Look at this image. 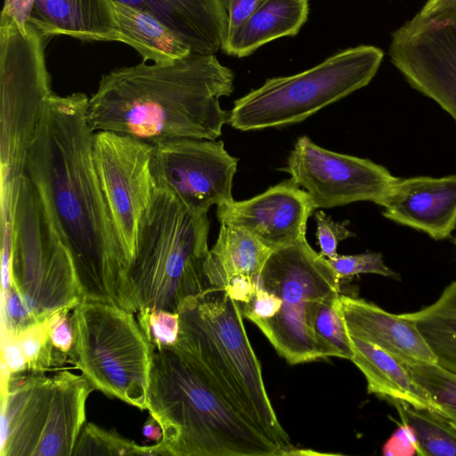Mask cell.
I'll use <instances>...</instances> for the list:
<instances>
[{"label":"cell","instance_id":"obj_21","mask_svg":"<svg viewBox=\"0 0 456 456\" xmlns=\"http://www.w3.org/2000/svg\"><path fill=\"white\" fill-rule=\"evenodd\" d=\"M349 337L353 348L350 361L364 375L369 394L439 413L438 406L413 379L403 362L363 339Z\"/></svg>","mask_w":456,"mask_h":456},{"label":"cell","instance_id":"obj_20","mask_svg":"<svg viewBox=\"0 0 456 456\" xmlns=\"http://www.w3.org/2000/svg\"><path fill=\"white\" fill-rule=\"evenodd\" d=\"M28 23L48 38L117 41L112 0H35Z\"/></svg>","mask_w":456,"mask_h":456},{"label":"cell","instance_id":"obj_37","mask_svg":"<svg viewBox=\"0 0 456 456\" xmlns=\"http://www.w3.org/2000/svg\"><path fill=\"white\" fill-rule=\"evenodd\" d=\"M2 363L11 374H20L28 371V365L17 337L2 330Z\"/></svg>","mask_w":456,"mask_h":456},{"label":"cell","instance_id":"obj_19","mask_svg":"<svg viewBox=\"0 0 456 456\" xmlns=\"http://www.w3.org/2000/svg\"><path fill=\"white\" fill-rule=\"evenodd\" d=\"M157 19L192 53L215 54L227 35L226 0H114Z\"/></svg>","mask_w":456,"mask_h":456},{"label":"cell","instance_id":"obj_38","mask_svg":"<svg viewBox=\"0 0 456 456\" xmlns=\"http://www.w3.org/2000/svg\"><path fill=\"white\" fill-rule=\"evenodd\" d=\"M265 0H226L227 35L237 29Z\"/></svg>","mask_w":456,"mask_h":456},{"label":"cell","instance_id":"obj_9","mask_svg":"<svg viewBox=\"0 0 456 456\" xmlns=\"http://www.w3.org/2000/svg\"><path fill=\"white\" fill-rule=\"evenodd\" d=\"M258 282L281 300L275 315L255 324L276 352L292 365L330 357L314 330L320 305L341 292L328 259L303 239L273 249Z\"/></svg>","mask_w":456,"mask_h":456},{"label":"cell","instance_id":"obj_14","mask_svg":"<svg viewBox=\"0 0 456 456\" xmlns=\"http://www.w3.org/2000/svg\"><path fill=\"white\" fill-rule=\"evenodd\" d=\"M237 165L222 141L180 139L153 145L151 169L157 188L190 210L208 213L212 206L233 200Z\"/></svg>","mask_w":456,"mask_h":456},{"label":"cell","instance_id":"obj_25","mask_svg":"<svg viewBox=\"0 0 456 456\" xmlns=\"http://www.w3.org/2000/svg\"><path fill=\"white\" fill-rule=\"evenodd\" d=\"M412 322L436 362L456 374V281L431 305L412 313L399 314Z\"/></svg>","mask_w":456,"mask_h":456},{"label":"cell","instance_id":"obj_24","mask_svg":"<svg viewBox=\"0 0 456 456\" xmlns=\"http://www.w3.org/2000/svg\"><path fill=\"white\" fill-rule=\"evenodd\" d=\"M117 41L132 46L143 61L160 63L182 59L191 52L153 16L112 0Z\"/></svg>","mask_w":456,"mask_h":456},{"label":"cell","instance_id":"obj_22","mask_svg":"<svg viewBox=\"0 0 456 456\" xmlns=\"http://www.w3.org/2000/svg\"><path fill=\"white\" fill-rule=\"evenodd\" d=\"M309 0H265L223 44L222 51L247 57L280 37L297 35L307 20Z\"/></svg>","mask_w":456,"mask_h":456},{"label":"cell","instance_id":"obj_11","mask_svg":"<svg viewBox=\"0 0 456 456\" xmlns=\"http://www.w3.org/2000/svg\"><path fill=\"white\" fill-rule=\"evenodd\" d=\"M48 40L29 23L23 35L1 13V181L14 182L23 174L42 110L53 94L45 60Z\"/></svg>","mask_w":456,"mask_h":456},{"label":"cell","instance_id":"obj_17","mask_svg":"<svg viewBox=\"0 0 456 456\" xmlns=\"http://www.w3.org/2000/svg\"><path fill=\"white\" fill-rule=\"evenodd\" d=\"M380 207L385 218L445 240L456 228V175L398 178Z\"/></svg>","mask_w":456,"mask_h":456},{"label":"cell","instance_id":"obj_10","mask_svg":"<svg viewBox=\"0 0 456 456\" xmlns=\"http://www.w3.org/2000/svg\"><path fill=\"white\" fill-rule=\"evenodd\" d=\"M71 317L70 362L95 390L147 410L153 346L134 314L116 305L82 300Z\"/></svg>","mask_w":456,"mask_h":456},{"label":"cell","instance_id":"obj_12","mask_svg":"<svg viewBox=\"0 0 456 456\" xmlns=\"http://www.w3.org/2000/svg\"><path fill=\"white\" fill-rule=\"evenodd\" d=\"M152 151L153 145L127 134L110 131L94 134L96 173L128 265L140 223L156 190L151 169Z\"/></svg>","mask_w":456,"mask_h":456},{"label":"cell","instance_id":"obj_40","mask_svg":"<svg viewBox=\"0 0 456 456\" xmlns=\"http://www.w3.org/2000/svg\"><path fill=\"white\" fill-rule=\"evenodd\" d=\"M455 8L456 0H428L417 14L425 18Z\"/></svg>","mask_w":456,"mask_h":456},{"label":"cell","instance_id":"obj_34","mask_svg":"<svg viewBox=\"0 0 456 456\" xmlns=\"http://www.w3.org/2000/svg\"><path fill=\"white\" fill-rule=\"evenodd\" d=\"M72 310H63L49 318L48 336L53 349L70 362L74 343Z\"/></svg>","mask_w":456,"mask_h":456},{"label":"cell","instance_id":"obj_42","mask_svg":"<svg viewBox=\"0 0 456 456\" xmlns=\"http://www.w3.org/2000/svg\"><path fill=\"white\" fill-rule=\"evenodd\" d=\"M454 243H455V245H456V240H454Z\"/></svg>","mask_w":456,"mask_h":456},{"label":"cell","instance_id":"obj_41","mask_svg":"<svg viewBox=\"0 0 456 456\" xmlns=\"http://www.w3.org/2000/svg\"><path fill=\"white\" fill-rule=\"evenodd\" d=\"M143 434L151 441L159 442L162 439L161 428L152 417L144 423Z\"/></svg>","mask_w":456,"mask_h":456},{"label":"cell","instance_id":"obj_31","mask_svg":"<svg viewBox=\"0 0 456 456\" xmlns=\"http://www.w3.org/2000/svg\"><path fill=\"white\" fill-rule=\"evenodd\" d=\"M136 316L141 329L154 347L176 345L180 333L178 313L146 309L137 312Z\"/></svg>","mask_w":456,"mask_h":456},{"label":"cell","instance_id":"obj_32","mask_svg":"<svg viewBox=\"0 0 456 456\" xmlns=\"http://www.w3.org/2000/svg\"><path fill=\"white\" fill-rule=\"evenodd\" d=\"M328 261L340 281L362 273H375L400 280V275L386 265L381 253L368 251L357 255L338 254Z\"/></svg>","mask_w":456,"mask_h":456},{"label":"cell","instance_id":"obj_13","mask_svg":"<svg viewBox=\"0 0 456 456\" xmlns=\"http://www.w3.org/2000/svg\"><path fill=\"white\" fill-rule=\"evenodd\" d=\"M388 55L406 82L456 123V8L406 20L392 33Z\"/></svg>","mask_w":456,"mask_h":456},{"label":"cell","instance_id":"obj_15","mask_svg":"<svg viewBox=\"0 0 456 456\" xmlns=\"http://www.w3.org/2000/svg\"><path fill=\"white\" fill-rule=\"evenodd\" d=\"M282 170L307 191L315 209L357 201L380 206L398 179L384 166L323 149L305 135L296 142Z\"/></svg>","mask_w":456,"mask_h":456},{"label":"cell","instance_id":"obj_33","mask_svg":"<svg viewBox=\"0 0 456 456\" xmlns=\"http://www.w3.org/2000/svg\"><path fill=\"white\" fill-rule=\"evenodd\" d=\"M316 222V237L321 248V254L330 259L338 255L337 248L339 241L354 237L355 234L347 228V221L335 222L322 210L314 215Z\"/></svg>","mask_w":456,"mask_h":456},{"label":"cell","instance_id":"obj_1","mask_svg":"<svg viewBox=\"0 0 456 456\" xmlns=\"http://www.w3.org/2000/svg\"><path fill=\"white\" fill-rule=\"evenodd\" d=\"M83 93L52 94L24 172L43 191L71 254L82 300L123 308L128 259L96 173Z\"/></svg>","mask_w":456,"mask_h":456},{"label":"cell","instance_id":"obj_27","mask_svg":"<svg viewBox=\"0 0 456 456\" xmlns=\"http://www.w3.org/2000/svg\"><path fill=\"white\" fill-rule=\"evenodd\" d=\"M72 455L168 456L160 442L152 445H140L114 429L106 430L94 423L84 426Z\"/></svg>","mask_w":456,"mask_h":456},{"label":"cell","instance_id":"obj_2","mask_svg":"<svg viewBox=\"0 0 456 456\" xmlns=\"http://www.w3.org/2000/svg\"><path fill=\"white\" fill-rule=\"evenodd\" d=\"M233 71L215 54L122 67L102 77L88 101L87 120L94 132L120 133L151 145L215 140L229 118L219 100L233 92Z\"/></svg>","mask_w":456,"mask_h":456},{"label":"cell","instance_id":"obj_36","mask_svg":"<svg viewBox=\"0 0 456 456\" xmlns=\"http://www.w3.org/2000/svg\"><path fill=\"white\" fill-rule=\"evenodd\" d=\"M382 453L386 456L419 455L418 444L410 427L401 422L398 428L384 444Z\"/></svg>","mask_w":456,"mask_h":456},{"label":"cell","instance_id":"obj_23","mask_svg":"<svg viewBox=\"0 0 456 456\" xmlns=\"http://www.w3.org/2000/svg\"><path fill=\"white\" fill-rule=\"evenodd\" d=\"M273 250L246 230L221 224L205 264L209 288L224 289L239 277L258 279Z\"/></svg>","mask_w":456,"mask_h":456},{"label":"cell","instance_id":"obj_7","mask_svg":"<svg viewBox=\"0 0 456 456\" xmlns=\"http://www.w3.org/2000/svg\"><path fill=\"white\" fill-rule=\"evenodd\" d=\"M95 390L83 375H11L1 395L0 456H71Z\"/></svg>","mask_w":456,"mask_h":456},{"label":"cell","instance_id":"obj_16","mask_svg":"<svg viewBox=\"0 0 456 456\" xmlns=\"http://www.w3.org/2000/svg\"><path fill=\"white\" fill-rule=\"evenodd\" d=\"M315 208L307 191L291 178L251 199L216 207L221 224L242 228L275 249L305 239Z\"/></svg>","mask_w":456,"mask_h":456},{"label":"cell","instance_id":"obj_29","mask_svg":"<svg viewBox=\"0 0 456 456\" xmlns=\"http://www.w3.org/2000/svg\"><path fill=\"white\" fill-rule=\"evenodd\" d=\"M339 295H331L320 305L314 322V330L330 357L351 360L353 348L350 337L337 305Z\"/></svg>","mask_w":456,"mask_h":456},{"label":"cell","instance_id":"obj_3","mask_svg":"<svg viewBox=\"0 0 456 456\" xmlns=\"http://www.w3.org/2000/svg\"><path fill=\"white\" fill-rule=\"evenodd\" d=\"M147 410L168 456H282L175 345L153 346Z\"/></svg>","mask_w":456,"mask_h":456},{"label":"cell","instance_id":"obj_30","mask_svg":"<svg viewBox=\"0 0 456 456\" xmlns=\"http://www.w3.org/2000/svg\"><path fill=\"white\" fill-rule=\"evenodd\" d=\"M48 328L49 319L14 334L27 362V372L46 373L69 361L53 349L49 339Z\"/></svg>","mask_w":456,"mask_h":456},{"label":"cell","instance_id":"obj_28","mask_svg":"<svg viewBox=\"0 0 456 456\" xmlns=\"http://www.w3.org/2000/svg\"><path fill=\"white\" fill-rule=\"evenodd\" d=\"M403 363L438 406L439 413L456 426V374L436 362Z\"/></svg>","mask_w":456,"mask_h":456},{"label":"cell","instance_id":"obj_26","mask_svg":"<svg viewBox=\"0 0 456 456\" xmlns=\"http://www.w3.org/2000/svg\"><path fill=\"white\" fill-rule=\"evenodd\" d=\"M396 409L401 422L412 430L419 456H456V426L444 415L416 408L398 400L389 401Z\"/></svg>","mask_w":456,"mask_h":456},{"label":"cell","instance_id":"obj_18","mask_svg":"<svg viewBox=\"0 0 456 456\" xmlns=\"http://www.w3.org/2000/svg\"><path fill=\"white\" fill-rule=\"evenodd\" d=\"M337 305L349 335L381 348L403 362H436L412 322L350 296L340 294Z\"/></svg>","mask_w":456,"mask_h":456},{"label":"cell","instance_id":"obj_5","mask_svg":"<svg viewBox=\"0 0 456 456\" xmlns=\"http://www.w3.org/2000/svg\"><path fill=\"white\" fill-rule=\"evenodd\" d=\"M208 232L207 213L190 210L156 187L127 268L123 308L132 314L146 309L178 313L185 299L208 289Z\"/></svg>","mask_w":456,"mask_h":456},{"label":"cell","instance_id":"obj_8","mask_svg":"<svg viewBox=\"0 0 456 456\" xmlns=\"http://www.w3.org/2000/svg\"><path fill=\"white\" fill-rule=\"evenodd\" d=\"M383 58L381 49L358 45L337 52L303 72L268 78L234 102L228 124L250 131L299 123L369 85Z\"/></svg>","mask_w":456,"mask_h":456},{"label":"cell","instance_id":"obj_35","mask_svg":"<svg viewBox=\"0 0 456 456\" xmlns=\"http://www.w3.org/2000/svg\"><path fill=\"white\" fill-rule=\"evenodd\" d=\"M243 317L254 324L275 315L281 307L280 298L273 292L264 289L257 281L256 291L251 300L240 305Z\"/></svg>","mask_w":456,"mask_h":456},{"label":"cell","instance_id":"obj_4","mask_svg":"<svg viewBox=\"0 0 456 456\" xmlns=\"http://www.w3.org/2000/svg\"><path fill=\"white\" fill-rule=\"evenodd\" d=\"M178 314L175 346L227 401L281 447L282 456H288L293 445L267 394L239 303L224 289L208 288L185 299Z\"/></svg>","mask_w":456,"mask_h":456},{"label":"cell","instance_id":"obj_39","mask_svg":"<svg viewBox=\"0 0 456 456\" xmlns=\"http://www.w3.org/2000/svg\"><path fill=\"white\" fill-rule=\"evenodd\" d=\"M35 0H4L2 14L11 17L22 34H28V25Z\"/></svg>","mask_w":456,"mask_h":456},{"label":"cell","instance_id":"obj_6","mask_svg":"<svg viewBox=\"0 0 456 456\" xmlns=\"http://www.w3.org/2000/svg\"><path fill=\"white\" fill-rule=\"evenodd\" d=\"M8 289L34 324L82 301L69 249L43 191L25 172L13 200Z\"/></svg>","mask_w":456,"mask_h":456}]
</instances>
